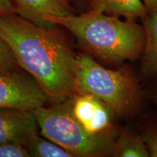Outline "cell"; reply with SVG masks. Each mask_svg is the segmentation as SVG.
I'll list each match as a JSON object with an SVG mask.
<instances>
[{"instance_id": "obj_1", "label": "cell", "mask_w": 157, "mask_h": 157, "mask_svg": "<svg viewBox=\"0 0 157 157\" xmlns=\"http://www.w3.org/2000/svg\"><path fill=\"white\" fill-rule=\"evenodd\" d=\"M52 28L35 24L16 13L0 16V37L17 64L33 76L55 103L76 95V57Z\"/></svg>"}, {"instance_id": "obj_2", "label": "cell", "mask_w": 157, "mask_h": 157, "mask_svg": "<svg viewBox=\"0 0 157 157\" xmlns=\"http://www.w3.org/2000/svg\"><path fill=\"white\" fill-rule=\"evenodd\" d=\"M51 25H60L76 37L82 48L108 63L120 64L140 58L145 44L143 25L134 20L90 11L81 15L50 17Z\"/></svg>"}, {"instance_id": "obj_3", "label": "cell", "mask_w": 157, "mask_h": 157, "mask_svg": "<svg viewBox=\"0 0 157 157\" xmlns=\"http://www.w3.org/2000/svg\"><path fill=\"white\" fill-rule=\"evenodd\" d=\"M75 88L76 95L95 96L119 117L134 115L142 106V89L130 70L109 69L85 54L76 57Z\"/></svg>"}, {"instance_id": "obj_4", "label": "cell", "mask_w": 157, "mask_h": 157, "mask_svg": "<svg viewBox=\"0 0 157 157\" xmlns=\"http://www.w3.org/2000/svg\"><path fill=\"white\" fill-rule=\"evenodd\" d=\"M73 98L34 110L41 134L75 156H111L117 132L96 135L87 132L74 114Z\"/></svg>"}, {"instance_id": "obj_5", "label": "cell", "mask_w": 157, "mask_h": 157, "mask_svg": "<svg viewBox=\"0 0 157 157\" xmlns=\"http://www.w3.org/2000/svg\"><path fill=\"white\" fill-rule=\"evenodd\" d=\"M48 101L47 92L26 71H0V108L34 111Z\"/></svg>"}, {"instance_id": "obj_6", "label": "cell", "mask_w": 157, "mask_h": 157, "mask_svg": "<svg viewBox=\"0 0 157 157\" xmlns=\"http://www.w3.org/2000/svg\"><path fill=\"white\" fill-rule=\"evenodd\" d=\"M73 98V113L76 119L90 134L116 131L113 128L114 113L95 96L77 94Z\"/></svg>"}, {"instance_id": "obj_7", "label": "cell", "mask_w": 157, "mask_h": 157, "mask_svg": "<svg viewBox=\"0 0 157 157\" xmlns=\"http://www.w3.org/2000/svg\"><path fill=\"white\" fill-rule=\"evenodd\" d=\"M38 129L34 111L0 108V144L15 143L26 147Z\"/></svg>"}, {"instance_id": "obj_8", "label": "cell", "mask_w": 157, "mask_h": 157, "mask_svg": "<svg viewBox=\"0 0 157 157\" xmlns=\"http://www.w3.org/2000/svg\"><path fill=\"white\" fill-rule=\"evenodd\" d=\"M13 2L16 14L46 28L53 27L48 22V17L74 15L66 0H13Z\"/></svg>"}, {"instance_id": "obj_9", "label": "cell", "mask_w": 157, "mask_h": 157, "mask_svg": "<svg viewBox=\"0 0 157 157\" xmlns=\"http://www.w3.org/2000/svg\"><path fill=\"white\" fill-rule=\"evenodd\" d=\"M145 44L141 56V74L143 77H157V10L143 17Z\"/></svg>"}, {"instance_id": "obj_10", "label": "cell", "mask_w": 157, "mask_h": 157, "mask_svg": "<svg viewBox=\"0 0 157 157\" xmlns=\"http://www.w3.org/2000/svg\"><path fill=\"white\" fill-rule=\"evenodd\" d=\"M90 10L127 20H135L148 14L142 0H90Z\"/></svg>"}, {"instance_id": "obj_11", "label": "cell", "mask_w": 157, "mask_h": 157, "mask_svg": "<svg viewBox=\"0 0 157 157\" xmlns=\"http://www.w3.org/2000/svg\"><path fill=\"white\" fill-rule=\"evenodd\" d=\"M111 156L149 157L150 153L142 135H139L128 130H124L117 135Z\"/></svg>"}, {"instance_id": "obj_12", "label": "cell", "mask_w": 157, "mask_h": 157, "mask_svg": "<svg viewBox=\"0 0 157 157\" xmlns=\"http://www.w3.org/2000/svg\"><path fill=\"white\" fill-rule=\"evenodd\" d=\"M31 156L76 157L74 155L50 140H47L38 134L31 139L26 146Z\"/></svg>"}, {"instance_id": "obj_13", "label": "cell", "mask_w": 157, "mask_h": 157, "mask_svg": "<svg viewBox=\"0 0 157 157\" xmlns=\"http://www.w3.org/2000/svg\"><path fill=\"white\" fill-rule=\"evenodd\" d=\"M18 64L13 51L0 37V71L17 68Z\"/></svg>"}, {"instance_id": "obj_14", "label": "cell", "mask_w": 157, "mask_h": 157, "mask_svg": "<svg viewBox=\"0 0 157 157\" xmlns=\"http://www.w3.org/2000/svg\"><path fill=\"white\" fill-rule=\"evenodd\" d=\"M31 156L27 148L15 143L0 144V157H29Z\"/></svg>"}, {"instance_id": "obj_15", "label": "cell", "mask_w": 157, "mask_h": 157, "mask_svg": "<svg viewBox=\"0 0 157 157\" xmlns=\"http://www.w3.org/2000/svg\"><path fill=\"white\" fill-rule=\"evenodd\" d=\"M151 157H157V126L149 127L142 134Z\"/></svg>"}, {"instance_id": "obj_16", "label": "cell", "mask_w": 157, "mask_h": 157, "mask_svg": "<svg viewBox=\"0 0 157 157\" xmlns=\"http://www.w3.org/2000/svg\"><path fill=\"white\" fill-rule=\"evenodd\" d=\"M0 13H15L13 0H0Z\"/></svg>"}, {"instance_id": "obj_17", "label": "cell", "mask_w": 157, "mask_h": 157, "mask_svg": "<svg viewBox=\"0 0 157 157\" xmlns=\"http://www.w3.org/2000/svg\"><path fill=\"white\" fill-rule=\"evenodd\" d=\"M148 13L157 10V0H142Z\"/></svg>"}, {"instance_id": "obj_18", "label": "cell", "mask_w": 157, "mask_h": 157, "mask_svg": "<svg viewBox=\"0 0 157 157\" xmlns=\"http://www.w3.org/2000/svg\"><path fill=\"white\" fill-rule=\"evenodd\" d=\"M153 99H154V103L156 104V106L157 108V82L156 85H155L154 87V92H153Z\"/></svg>"}, {"instance_id": "obj_19", "label": "cell", "mask_w": 157, "mask_h": 157, "mask_svg": "<svg viewBox=\"0 0 157 157\" xmlns=\"http://www.w3.org/2000/svg\"><path fill=\"white\" fill-rule=\"evenodd\" d=\"M2 13H0V16H1V15H2Z\"/></svg>"}]
</instances>
